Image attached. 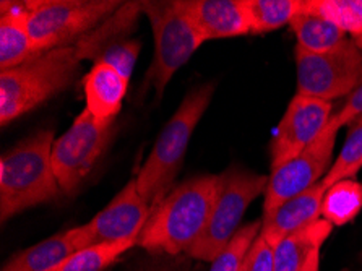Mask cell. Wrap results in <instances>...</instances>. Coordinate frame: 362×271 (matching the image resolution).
Wrapping results in <instances>:
<instances>
[{
    "mask_svg": "<svg viewBox=\"0 0 362 271\" xmlns=\"http://www.w3.org/2000/svg\"><path fill=\"white\" fill-rule=\"evenodd\" d=\"M218 189L219 175H199L174 187L153 207L136 246L168 255L187 252L210 223Z\"/></svg>",
    "mask_w": 362,
    "mask_h": 271,
    "instance_id": "obj_1",
    "label": "cell"
},
{
    "mask_svg": "<svg viewBox=\"0 0 362 271\" xmlns=\"http://www.w3.org/2000/svg\"><path fill=\"white\" fill-rule=\"evenodd\" d=\"M54 132L41 130L25 138L0 161V218L2 223L36 204L56 200L60 185L51 154Z\"/></svg>",
    "mask_w": 362,
    "mask_h": 271,
    "instance_id": "obj_2",
    "label": "cell"
},
{
    "mask_svg": "<svg viewBox=\"0 0 362 271\" xmlns=\"http://www.w3.org/2000/svg\"><path fill=\"white\" fill-rule=\"evenodd\" d=\"M83 62L78 47L65 46L42 52L18 67L0 71V122L15 119L59 95L75 80Z\"/></svg>",
    "mask_w": 362,
    "mask_h": 271,
    "instance_id": "obj_3",
    "label": "cell"
},
{
    "mask_svg": "<svg viewBox=\"0 0 362 271\" xmlns=\"http://www.w3.org/2000/svg\"><path fill=\"white\" fill-rule=\"evenodd\" d=\"M215 85L205 83L190 90L169 122L164 125L160 137L135 177L141 197L155 207L169 192L182 168L185 153L208 106H210Z\"/></svg>",
    "mask_w": 362,
    "mask_h": 271,
    "instance_id": "obj_4",
    "label": "cell"
},
{
    "mask_svg": "<svg viewBox=\"0 0 362 271\" xmlns=\"http://www.w3.org/2000/svg\"><path fill=\"white\" fill-rule=\"evenodd\" d=\"M117 0L25 2L35 54L72 46L122 7ZM35 55V57H36Z\"/></svg>",
    "mask_w": 362,
    "mask_h": 271,
    "instance_id": "obj_5",
    "label": "cell"
},
{
    "mask_svg": "<svg viewBox=\"0 0 362 271\" xmlns=\"http://www.w3.org/2000/svg\"><path fill=\"white\" fill-rule=\"evenodd\" d=\"M268 177L250 171L231 168L219 174V189L210 223L199 241L192 246L189 257L213 262L243 228V218L249 204L267 190Z\"/></svg>",
    "mask_w": 362,
    "mask_h": 271,
    "instance_id": "obj_6",
    "label": "cell"
},
{
    "mask_svg": "<svg viewBox=\"0 0 362 271\" xmlns=\"http://www.w3.org/2000/svg\"><path fill=\"white\" fill-rule=\"evenodd\" d=\"M141 12L150 21L155 38V57L146 83L161 98L175 71L187 64L203 40L179 12L175 2H141Z\"/></svg>",
    "mask_w": 362,
    "mask_h": 271,
    "instance_id": "obj_7",
    "label": "cell"
},
{
    "mask_svg": "<svg viewBox=\"0 0 362 271\" xmlns=\"http://www.w3.org/2000/svg\"><path fill=\"white\" fill-rule=\"evenodd\" d=\"M298 91L296 95L333 101L348 96L362 79V52L353 40H344L325 52L296 47Z\"/></svg>",
    "mask_w": 362,
    "mask_h": 271,
    "instance_id": "obj_8",
    "label": "cell"
},
{
    "mask_svg": "<svg viewBox=\"0 0 362 271\" xmlns=\"http://www.w3.org/2000/svg\"><path fill=\"white\" fill-rule=\"evenodd\" d=\"M116 120L101 122L81 110L74 124L54 142L51 161L54 174L65 195H72L95 168L112 140Z\"/></svg>",
    "mask_w": 362,
    "mask_h": 271,
    "instance_id": "obj_9",
    "label": "cell"
},
{
    "mask_svg": "<svg viewBox=\"0 0 362 271\" xmlns=\"http://www.w3.org/2000/svg\"><path fill=\"white\" fill-rule=\"evenodd\" d=\"M151 213L153 207L141 197L136 180L132 179L95 218L83 226L70 229V236L76 250L93 246L119 244V242L136 244V239Z\"/></svg>",
    "mask_w": 362,
    "mask_h": 271,
    "instance_id": "obj_10",
    "label": "cell"
},
{
    "mask_svg": "<svg viewBox=\"0 0 362 271\" xmlns=\"http://www.w3.org/2000/svg\"><path fill=\"white\" fill-rule=\"evenodd\" d=\"M337 135L322 134L303 153L272 171L265 190L263 214L273 212L289 198L319 184L317 180L325 175L333 164L332 158Z\"/></svg>",
    "mask_w": 362,
    "mask_h": 271,
    "instance_id": "obj_11",
    "label": "cell"
},
{
    "mask_svg": "<svg viewBox=\"0 0 362 271\" xmlns=\"http://www.w3.org/2000/svg\"><path fill=\"white\" fill-rule=\"evenodd\" d=\"M332 119V103L296 95L270 143L272 171L310 146Z\"/></svg>",
    "mask_w": 362,
    "mask_h": 271,
    "instance_id": "obj_12",
    "label": "cell"
},
{
    "mask_svg": "<svg viewBox=\"0 0 362 271\" xmlns=\"http://www.w3.org/2000/svg\"><path fill=\"white\" fill-rule=\"evenodd\" d=\"M175 7L203 42L252 33L244 0H177Z\"/></svg>",
    "mask_w": 362,
    "mask_h": 271,
    "instance_id": "obj_13",
    "label": "cell"
},
{
    "mask_svg": "<svg viewBox=\"0 0 362 271\" xmlns=\"http://www.w3.org/2000/svg\"><path fill=\"white\" fill-rule=\"evenodd\" d=\"M327 189L322 182L299 195L289 198L262 218L260 236L268 244L276 247L284 237L309 226L322 217V200Z\"/></svg>",
    "mask_w": 362,
    "mask_h": 271,
    "instance_id": "obj_14",
    "label": "cell"
},
{
    "mask_svg": "<svg viewBox=\"0 0 362 271\" xmlns=\"http://www.w3.org/2000/svg\"><path fill=\"white\" fill-rule=\"evenodd\" d=\"M129 81L111 65L95 62L83 79L85 109L101 122L116 120L127 95Z\"/></svg>",
    "mask_w": 362,
    "mask_h": 271,
    "instance_id": "obj_15",
    "label": "cell"
},
{
    "mask_svg": "<svg viewBox=\"0 0 362 271\" xmlns=\"http://www.w3.org/2000/svg\"><path fill=\"white\" fill-rule=\"evenodd\" d=\"M25 2L0 4V69L8 70L35 57Z\"/></svg>",
    "mask_w": 362,
    "mask_h": 271,
    "instance_id": "obj_16",
    "label": "cell"
},
{
    "mask_svg": "<svg viewBox=\"0 0 362 271\" xmlns=\"http://www.w3.org/2000/svg\"><path fill=\"white\" fill-rule=\"evenodd\" d=\"M333 224L320 218L305 228L289 234L275 247V271H300L307 262L322 252Z\"/></svg>",
    "mask_w": 362,
    "mask_h": 271,
    "instance_id": "obj_17",
    "label": "cell"
},
{
    "mask_svg": "<svg viewBox=\"0 0 362 271\" xmlns=\"http://www.w3.org/2000/svg\"><path fill=\"white\" fill-rule=\"evenodd\" d=\"M298 49L305 52L330 51L346 40V33L312 8L310 0H303L300 10L291 21Z\"/></svg>",
    "mask_w": 362,
    "mask_h": 271,
    "instance_id": "obj_18",
    "label": "cell"
},
{
    "mask_svg": "<svg viewBox=\"0 0 362 271\" xmlns=\"http://www.w3.org/2000/svg\"><path fill=\"white\" fill-rule=\"evenodd\" d=\"M76 252L70 229L47 237L8 260L2 271H52Z\"/></svg>",
    "mask_w": 362,
    "mask_h": 271,
    "instance_id": "obj_19",
    "label": "cell"
},
{
    "mask_svg": "<svg viewBox=\"0 0 362 271\" xmlns=\"http://www.w3.org/2000/svg\"><path fill=\"white\" fill-rule=\"evenodd\" d=\"M362 212V184L353 179L339 180L325 192L322 218L333 226H344Z\"/></svg>",
    "mask_w": 362,
    "mask_h": 271,
    "instance_id": "obj_20",
    "label": "cell"
},
{
    "mask_svg": "<svg viewBox=\"0 0 362 271\" xmlns=\"http://www.w3.org/2000/svg\"><path fill=\"white\" fill-rule=\"evenodd\" d=\"M252 33L275 31L291 21L303 5V0H244Z\"/></svg>",
    "mask_w": 362,
    "mask_h": 271,
    "instance_id": "obj_21",
    "label": "cell"
},
{
    "mask_svg": "<svg viewBox=\"0 0 362 271\" xmlns=\"http://www.w3.org/2000/svg\"><path fill=\"white\" fill-rule=\"evenodd\" d=\"M135 246V242H119V244L81 248L52 271H107L125 252H129Z\"/></svg>",
    "mask_w": 362,
    "mask_h": 271,
    "instance_id": "obj_22",
    "label": "cell"
},
{
    "mask_svg": "<svg viewBox=\"0 0 362 271\" xmlns=\"http://www.w3.org/2000/svg\"><path fill=\"white\" fill-rule=\"evenodd\" d=\"M362 168V117L349 125L346 140L343 143L341 151L334 159L332 168L323 175L322 185L328 190L337 182L351 179Z\"/></svg>",
    "mask_w": 362,
    "mask_h": 271,
    "instance_id": "obj_23",
    "label": "cell"
},
{
    "mask_svg": "<svg viewBox=\"0 0 362 271\" xmlns=\"http://www.w3.org/2000/svg\"><path fill=\"white\" fill-rule=\"evenodd\" d=\"M310 5L353 40L362 36V0H310Z\"/></svg>",
    "mask_w": 362,
    "mask_h": 271,
    "instance_id": "obj_24",
    "label": "cell"
},
{
    "mask_svg": "<svg viewBox=\"0 0 362 271\" xmlns=\"http://www.w3.org/2000/svg\"><path fill=\"white\" fill-rule=\"evenodd\" d=\"M262 221H254L243 226L233 241L223 248V252L213 260L210 271H240L245 262L247 253L260 234Z\"/></svg>",
    "mask_w": 362,
    "mask_h": 271,
    "instance_id": "obj_25",
    "label": "cell"
},
{
    "mask_svg": "<svg viewBox=\"0 0 362 271\" xmlns=\"http://www.w3.org/2000/svg\"><path fill=\"white\" fill-rule=\"evenodd\" d=\"M141 51V41L130 40L127 36H120L112 40L103 47L95 62H104L116 69L125 79L130 80L134 74L136 59Z\"/></svg>",
    "mask_w": 362,
    "mask_h": 271,
    "instance_id": "obj_26",
    "label": "cell"
},
{
    "mask_svg": "<svg viewBox=\"0 0 362 271\" xmlns=\"http://www.w3.org/2000/svg\"><path fill=\"white\" fill-rule=\"evenodd\" d=\"M362 117V79L358 86L348 95V101L339 109L338 114H334L327 124L325 130L322 134H338L339 129L354 124L356 120Z\"/></svg>",
    "mask_w": 362,
    "mask_h": 271,
    "instance_id": "obj_27",
    "label": "cell"
},
{
    "mask_svg": "<svg viewBox=\"0 0 362 271\" xmlns=\"http://www.w3.org/2000/svg\"><path fill=\"white\" fill-rule=\"evenodd\" d=\"M243 271H275V247L260 234L247 253Z\"/></svg>",
    "mask_w": 362,
    "mask_h": 271,
    "instance_id": "obj_28",
    "label": "cell"
},
{
    "mask_svg": "<svg viewBox=\"0 0 362 271\" xmlns=\"http://www.w3.org/2000/svg\"><path fill=\"white\" fill-rule=\"evenodd\" d=\"M139 271H190V270L182 267V265H179V263L163 262V263H150V265H146V267L140 268Z\"/></svg>",
    "mask_w": 362,
    "mask_h": 271,
    "instance_id": "obj_29",
    "label": "cell"
},
{
    "mask_svg": "<svg viewBox=\"0 0 362 271\" xmlns=\"http://www.w3.org/2000/svg\"><path fill=\"white\" fill-rule=\"evenodd\" d=\"M300 271H320V252L315 253Z\"/></svg>",
    "mask_w": 362,
    "mask_h": 271,
    "instance_id": "obj_30",
    "label": "cell"
},
{
    "mask_svg": "<svg viewBox=\"0 0 362 271\" xmlns=\"http://www.w3.org/2000/svg\"><path fill=\"white\" fill-rule=\"evenodd\" d=\"M356 44H358V46L362 49V36L361 38H358V40H353Z\"/></svg>",
    "mask_w": 362,
    "mask_h": 271,
    "instance_id": "obj_31",
    "label": "cell"
},
{
    "mask_svg": "<svg viewBox=\"0 0 362 271\" xmlns=\"http://www.w3.org/2000/svg\"><path fill=\"white\" fill-rule=\"evenodd\" d=\"M243 267H244V265H243ZM240 271H243V270H240Z\"/></svg>",
    "mask_w": 362,
    "mask_h": 271,
    "instance_id": "obj_32",
    "label": "cell"
},
{
    "mask_svg": "<svg viewBox=\"0 0 362 271\" xmlns=\"http://www.w3.org/2000/svg\"><path fill=\"white\" fill-rule=\"evenodd\" d=\"M361 258H362V255H361Z\"/></svg>",
    "mask_w": 362,
    "mask_h": 271,
    "instance_id": "obj_33",
    "label": "cell"
}]
</instances>
